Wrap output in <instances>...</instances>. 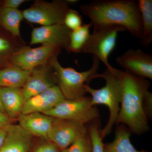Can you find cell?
Here are the masks:
<instances>
[{"instance_id": "cell-1", "label": "cell", "mask_w": 152, "mask_h": 152, "mask_svg": "<svg viewBox=\"0 0 152 152\" xmlns=\"http://www.w3.org/2000/svg\"><path fill=\"white\" fill-rule=\"evenodd\" d=\"M82 13L94 28L119 26L129 31L133 37L142 38L141 15L136 0H94L82 5Z\"/></svg>"}, {"instance_id": "cell-2", "label": "cell", "mask_w": 152, "mask_h": 152, "mask_svg": "<svg viewBox=\"0 0 152 152\" xmlns=\"http://www.w3.org/2000/svg\"><path fill=\"white\" fill-rule=\"evenodd\" d=\"M122 88L121 102L116 124H123L137 134L149 129L144 99L148 91L149 82L127 71L118 70Z\"/></svg>"}, {"instance_id": "cell-3", "label": "cell", "mask_w": 152, "mask_h": 152, "mask_svg": "<svg viewBox=\"0 0 152 152\" xmlns=\"http://www.w3.org/2000/svg\"><path fill=\"white\" fill-rule=\"evenodd\" d=\"M118 70L112 66L109 69L107 68L103 73H98L97 78H102L106 82L105 85L101 88L95 89L89 85L85 86L86 92L91 96L92 105H104L107 107L110 112L108 121L100 132L101 137L103 140L110 134L114 125L116 124L120 112L122 88Z\"/></svg>"}, {"instance_id": "cell-4", "label": "cell", "mask_w": 152, "mask_h": 152, "mask_svg": "<svg viewBox=\"0 0 152 152\" xmlns=\"http://www.w3.org/2000/svg\"><path fill=\"white\" fill-rule=\"evenodd\" d=\"M51 64L61 91L65 99L70 100L84 96L86 94L85 86L93 79L97 78L99 61L93 56L91 67L88 70L79 72L72 68H64L56 57L52 58Z\"/></svg>"}, {"instance_id": "cell-5", "label": "cell", "mask_w": 152, "mask_h": 152, "mask_svg": "<svg viewBox=\"0 0 152 152\" xmlns=\"http://www.w3.org/2000/svg\"><path fill=\"white\" fill-rule=\"evenodd\" d=\"M126 31L119 26H106L94 28L82 53L93 55L109 69L112 67L109 63V57L116 46L118 35Z\"/></svg>"}, {"instance_id": "cell-6", "label": "cell", "mask_w": 152, "mask_h": 152, "mask_svg": "<svg viewBox=\"0 0 152 152\" xmlns=\"http://www.w3.org/2000/svg\"><path fill=\"white\" fill-rule=\"evenodd\" d=\"M54 118L73 121L85 125L92 122L99 117L95 106L91 104V97L84 96L65 99L48 111L43 113Z\"/></svg>"}, {"instance_id": "cell-7", "label": "cell", "mask_w": 152, "mask_h": 152, "mask_svg": "<svg viewBox=\"0 0 152 152\" xmlns=\"http://www.w3.org/2000/svg\"><path fill=\"white\" fill-rule=\"evenodd\" d=\"M66 2H40L22 12L23 17L31 23L42 26L64 25V18L68 10Z\"/></svg>"}, {"instance_id": "cell-8", "label": "cell", "mask_w": 152, "mask_h": 152, "mask_svg": "<svg viewBox=\"0 0 152 152\" xmlns=\"http://www.w3.org/2000/svg\"><path fill=\"white\" fill-rule=\"evenodd\" d=\"M88 133V128L85 125L69 120L54 118L48 134V140L63 151Z\"/></svg>"}, {"instance_id": "cell-9", "label": "cell", "mask_w": 152, "mask_h": 152, "mask_svg": "<svg viewBox=\"0 0 152 152\" xmlns=\"http://www.w3.org/2000/svg\"><path fill=\"white\" fill-rule=\"evenodd\" d=\"M118 64L131 73L152 79V56L140 49H130L117 57Z\"/></svg>"}, {"instance_id": "cell-10", "label": "cell", "mask_w": 152, "mask_h": 152, "mask_svg": "<svg viewBox=\"0 0 152 152\" xmlns=\"http://www.w3.org/2000/svg\"><path fill=\"white\" fill-rule=\"evenodd\" d=\"M71 31L63 24L42 26L35 28L31 35V44H42L58 48H68Z\"/></svg>"}, {"instance_id": "cell-11", "label": "cell", "mask_w": 152, "mask_h": 152, "mask_svg": "<svg viewBox=\"0 0 152 152\" xmlns=\"http://www.w3.org/2000/svg\"><path fill=\"white\" fill-rule=\"evenodd\" d=\"M56 49L46 45L33 48H24L14 54L12 62L14 66L23 69L31 71L37 67L45 64Z\"/></svg>"}, {"instance_id": "cell-12", "label": "cell", "mask_w": 152, "mask_h": 152, "mask_svg": "<svg viewBox=\"0 0 152 152\" xmlns=\"http://www.w3.org/2000/svg\"><path fill=\"white\" fill-rule=\"evenodd\" d=\"M65 99L57 85L29 98L25 102L21 114L45 113Z\"/></svg>"}, {"instance_id": "cell-13", "label": "cell", "mask_w": 152, "mask_h": 152, "mask_svg": "<svg viewBox=\"0 0 152 152\" xmlns=\"http://www.w3.org/2000/svg\"><path fill=\"white\" fill-rule=\"evenodd\" d=\"M53 118L39 113L21 114L18 118L19 125L33 136L48 140Z\"/></svg>"}, {"instance_id": "cell-14", "label": "cell", "mask_w": 152, "mask_h": 152, "mask_svg": "<svg viewBox=\"0 0 152 152\" xmlns=\"http://www.w3.org/2000/svg\"><path fill=\"white\" fill-rule=\"evenodd\" d=\"M54 85L50 76V70L46 66L44 65L34 68L22 89L25 102Z\"/></svg>"}, {"instance_id": "cell-15", "label": "cell", "mask_w": 152, "mask_h": 152, "mask_svg": "<svg viewBox=\"0 0 152 152\" xmlns=\"http://www.w3.org/2000/svg\"><path fill=\"white\" fill-rule=\"evenodd\" d=\"M33 137L20 125L10 124L0 152H28Z\"/></svg>"}, {"instance_id": "cell-16", "label": "cell", "mask_w": 152, "mask_h": 152, "mask_svg": "<svg viewBox=\"0 0 152 152\" xmlns=\"http://www.w3.org/2000/svg\"><path fill=\"white\" fill-rule=\"evenodd\" d=\"M0 94L6 114L11 119H18L25 102L22 89L0 87Z\"/></svg>"}, {"instance_id": "cell-17", "label": "cell", "mask_w": 152, "mask_h": 152, "mask_svg": "<svg viewBox=\"0 0 152 152\" xmlns=\"http://www.w3.org/2000/svg\"><path fill=\"white\" fill-rule=\"evenodd\" d=\"M130 132L123 126L118 128L114 140L103 144L104 152H148L136 149L131 142Z\"/></svg>"}, {"instance_id": "cell-18", "label": "cell", "mask_w": 152, "mask_h": 152, "mask_svg": "<svg viewBox=\"0 0 152 152\" xmlns=\"http://www.w3.org/2000/svg\"><path fill=\"white\" fill-rule=\"evenodd\" d=\"M31 71L25 70L14 66L0 70V86L23 88Z\"/></svg>"}, {"instance_id": "cell-19", "label": "cell", "mask_w": 152, "mask_h": 152, "mask_svg": "<svg viewBox=\"0 0 152 152\" xmlns=\"http://www.w3.org/2000/svg\"><path fill=\"white\" fill-rule=\"evenodd\" d=\"M139 9L141 15L142 38L140 42L147 48L152 42V1L139 0Z\"/></svg>"}, {"instance_id": "cell-20", "label": "cell", "mask_w": 152, "mask_h": 152, "mask_svg": "<svg viewBox=\"0 0 152 152\" xmlns=\"http://www.w3.org/2000/svg\"><path fill=\"white\" fill-rule=\"evenodd\" d=\"M23 18L18 9L3 7L0 10V22L6 29L15 36L20 35V25Z\"/></svg>"}, {"instance_id": "cell-21", "label": "cell", "mask_w": 152, "mask_h": 152, "mask_svg": "<svg viewBox=\"0 0 152 152\" xmlns=\"http://www.w3.org/2000/svg\"><path fill=\"white\" fill-rule=\"evenodd\" d=\"M91 23L82 25L78 28L71 31L68 49L75 53H82L89 37Z\"/></svg>"}, {"instance_id": "cell-22", "label": "cell", "mask_w": 152, "mask_h": 152, "mask_svg": "<svg viewBox=\"0 0 152 152\" xmlns=\"http://www.w3.org/2000/svg\"><path fill=\"white\" fill-rule=\"evenodd\" d=\"M91 140L89 133L78 139L62 152H91Z\"/></svg>"}, {"instance_id": "cell-23", "label": "cell", "mask_w": 152, "mask_h": 152, "mask_svg": "<svg viewBox=\"0 0 152 152\" xmlns=\"http://www.w3.org/2000/svg\"><path fill=\"white\" fill-rule=\"evenodd\" d=\"M88 129L92 145L91 152H104L103 139L101 137L98 123L92 124Z\"/></svg>"}, {"instance_id": "cell-24", "label": "cell", "mask_w": 152, "mask_h": 152, "mask_svg": "<svg viewBox=\"0 0 152 152\" xmlns=\"http://www.w3.org/2000/svg\"><path fill=\"white\" fill-rule=\"evenodd\" d=\"M64 25L70 31H74L83 25L82 17L77 11L69 9L65 15Z\"/></svg>"}, {"instance_id": "cell-25", "label": "cell", "mask_w": 152, "mask_h": 152, "mask_svg": "<svg viewBox=\"0 0 152 152\" xmlns=\"http://www.w3.org/2000/svg\"><path fill=\"white\" fill-rule=\"evenodd\" d=\"M62 151L50 141L44 140L43 142L36 147L33 152H62Z\"/></svg>"}, {"instance_id": "cell-26", "label": "cell", "mask_w": 152, "mask_h": 152, "mask_svg": "<svg viewBox=\"0 0 152 152\" xmlns=\"http://www.w3.org/2000/svg\"><path fill=\"white\" fill-rule=\"evenodd\" d=\"M25 1L24 0H7L5 1L4 7L18 9Z\"/></svg>"}, {"instance_id": "cell-27", "label": "cell", "mask_w": 152, "mask_h": 152, "mask_svg": "<svg viewBox=\"0 0 152 152\" xmlns=\"http://www.w3.org/2000/svg\"><path fill=\"white\" fill-rule=\"evenodd\" d=\"M11 48V45L5 39L0 37V54L8 52Z\"/></svg>"}, {"instance_id": "cell-28", "label": "cell", "mask_w": 152, "mask_h": 152, "mask_svg": "<svg viewBox=\"0 0 152 152\" xmlns=\"http://www.w3.org/2000/svg\"><path fill=\"white\" fill-rule=\"evenodd\" d=\"M12 121L7 114L0 112V126L12 124Z\"/></svg>"}, {"instance_id": "cell-29", "label": "cell", "mask_w": 152, "mask_h": 152, "mask_svg": "<svg viewBox=\"0 0 152 152\" xmlns=\"http://www.w3.org/2000/svg\"><path fill=\"white\" fill-rule=\"evenodd\" d=\"M9 125L0 126V148L2 146L5 140L7 133L8 126Z\"/></svg>"}, {"instance_id": "cell-30", "label": "cell", "mask_w": 152, "mask_h": 152, "mask_svg": "<svg viewBox=\"0 0 152 152\" xmlns=\"http://www.w3.org/2000/svg\"><path fill=\"white\" fill-rule=\"evenodd\" d=\"M0 112L4 113L6 114L4 110V107H3L2 103L1 94H0Z\"/></svg>"}, {"instance_id": "cell-31", "label": "cell", "mask_w": 152, "mask_h": 152, "mask_svg": "<svg viewBox=\"0 0 152 152\" xmlns=\"http://www.w3.org/2000/svg\"><path fill=\"white\" fill-rule=\"evenodd\" d=\"M68 1V2L69 3H73L77 2V0H74V1H73V0H69Z\"/></svg>"}]
</instances>
